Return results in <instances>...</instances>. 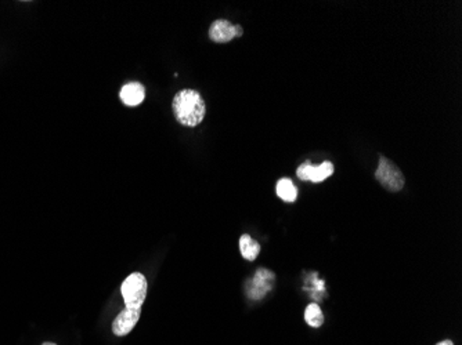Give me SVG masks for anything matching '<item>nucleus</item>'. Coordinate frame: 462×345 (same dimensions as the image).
Segmentation results:
<instances>
[{
  "instance_id": "1",
  "label": "nucleus",
  "mask_w": 462,
  "mask_h": 345,
  "mask_svg": "<svg viewBox=\"0 0 462 345\" xmlns=\"http://www.w3.org/2000/svg\"><path fill=\"white\" fill-rule=\"evenodd\" d=\"M172 111L176 120L187 127L198 126L206 114V105L202 96L191 89H183L176 93L172 101Z\"/></svg>"
},
{
  "instance_id": "2",
  "label": "nucleus",
  "mask_w": 462,
  "mask_h": 345,
  "mask_svg": "<svg viewBox=\"0 0 462 345\" xmlns=\"http://www.w3.org/2000/svg\"><path fill=\"white\" fill-rule=\"evenodd\" d=\"M375 179L379 181V184L388 190L389 192H399L403 190L406 184L404 175L402 170L388 157L379 156V163L375 171Z\"/></svg>"
},
{
  "instance_id": "3",
  "label": "nucleus",
  "mask_w": 462,
  "mask_h": 345,
  "mask_svg": "<svg viewBox=\"0 0 462 345\" xmlns=\"http://www.w3.org/2000/svg\"><path fill=\"white\" fill-rule=\"evenodd\" d=\"M121 293L125 301L126 308L130 309H141V305L147 297V279L140 272H133L129 275L122 286Z\"/></svg>"
},
{
  "instance_id": "4",
  "label": "nucleus",
  "mask_w": 462,
  "mask_h": 345,
  "mask_svg": "<svg viewBox=\"0 0 462 345\" xmlns=\"http://www.w3.org/2000/svg\"><path fill=\"white\" fill-rule=\"evenodd\" d=\"M332 175H334V164L328 160L323 162L319 166H315L311 162H304L296 170V176L302 181H312V183H323Z\"/></svg>"
},
{
  "instance_id": "5",
  "label": "nucleus",
  "mask_w": 462,
  "mask_h": 345,
  "mask_svg": "<svg viewBox=\"0 0 462 345\" xmlns=\"http://www.w3.org/2000/svg\"><path fill=\"white\" fill-rule=\"evenodd\" d=\"M243 34L241 25H233L227 20H216L209 27V38L215 43H228Z\"/></svg>"
},
{
  "instance_id": "6",
  "label": "nucleus",
  "mask_w": 462,
  "mask_h": 345,
  "mask_svg": "<svg viewBox=\"0 0 462 345\" xmlns=\"http://www.w3.org/2000/svg\"><path fill=\"white\" fill-rule=\"evenodd\" d=\"M274 274L269 270L259 268L255 274L254 279L247 286V294L252 300H260L263 298L273 288L274 285Z\"/></svg>"
},
{
  "instance_id": "7",
  "label": "nucleus",
  "mask_w": 462,
  "mask_h": 345,
  "mask_svg": "<svg viewBox=\"0 0 462 345\" xmlns=\"http://www.w3.org/2000/svg\"><path fill=\"white\" fill-rule=\"evenodd\" d=\"M140 314H141L140 309L125 308L123 311H121L118 316L115 318V320L112 322V333L118 337L127 335L137 324L140 319Z\"/></svg>"
},
{
  "instance_id": "8",
  "label": "nucleus",
  "mask_w": 462,
  "mask_h": 345,
  "mask_svg": "<svg viewBox=\"0 0 462 345\" xmlns=\"http://www.w3.org/2000/svg\"><path fill=\"white\" fill-rule=\"evenodd\" d=\"M119 97L126 107H137L145 99V89L141 83L130 81L121 89Z\"/></svg>"
},
{
  "instance_id": "9",
  "label": "nucleus",
  "mask_w": 462,
  "mask_h": 345,
  "mask_svg": "<svg viewBox=\"0 0 462 345\" xmlns=\"http://www.w3.org/2000/svg\"><path fill=\"white\" fill-rule=\"evenodd\" d=\"M240 251L245 260L255 261L256 257L260 253V244L256 240H254L250 235L245 233L240 238Z\"/></svg>"
},
{
  "instance_id": "10",
  "label": "nucleus",
  "mask_w": 462,
  "mask_h": 345,
  "mask_svg": "<svg viewBox=\"0 0 462 345\" xmlns=\"http://www.w3.org/2000/svg\"><path fill=\"white\" fill-rule=\"evenodd\" d=\"M276 194L284 202L292 203L297 198V188L293 186L292 180H289V179H281V180L277 181Z\"/></svg>"
},
{
  "instance_id": "11",
  "label": "nucleus",
  "mask_w": 462,
  "mask_h": 345,
  "mask_svg": "<svg viewBox=\"0 0 462 345\" xmlns=\"http://www.w3.org/2000/svg\"><path fill=\"white\" fill-rule=\"evenodd\" d=\"M304 320L306 323L309 324L311 327H315V329H319L323 326L324 323V314L320 308L319 304L316 303H312L306 307L304 309Z\"/></svg>"
},
{
  "instance_id": "12",
  "label": "nucleus",
  "mask_w": 462,
  "mask_h": 345,
  "mask_svg": "<svg viewBox=\"0 0 462 345\" xmlns=\"http://www.w3.org/2000/svg\"><path fill=\"white\" fill-rule=\"evenodd\" d=\"M436 345H454V342L451 340H443V341L437 342Z\"/></svg>"
},
{
  "instance_id": "13",
  "label": "nucleus",
  "mask_w": 462,
  "mask_h": 345,
  "mask_svg": "<svg viewBox=\"0 0 462 345\" xmlns=\"http://www.w3.org/2000/svg\"><path fill=\"white\" fill-rule=\"evenodd\" d=\"M42 345H57V344H54V342H43Z\"/></svg>"
}]
</instances>
